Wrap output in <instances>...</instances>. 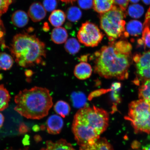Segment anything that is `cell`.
<instances>
[{"instance_id": "obj_13", "label": "cell", "mask_w": 150, "mask_h": 150, "mask_svg": "<svg viewBox=\"0 0 150 150\" xmlns=\"http://www.w3.org/2000/svg\"><path fill=\"white\" fill-rule=\"evenodd\" d=\"M41 150H76L66 140L61 139L55 142L48 141L46 146Z\"/></svg>"}, {"instance_id": "obj_29", "label": "cell", "mask_w": 150, "mask_h": 150, "mask_svg": "<svg viewBox=\"0 0 150 150\" xmlns=\"http://www.w3.org/2000/svg\"><path fill=\"white\" fill-rule=\"evenodd\" d=\"M13 0H0V17L6 12Z\"/></svg>"}, {"instance_id": "obj_32", "label": "cell", "mask_w": 150, "mask_h": 150, "mask_svg": "<svg viewBox=\"0 0 150 150\" xmlns=\"http://www.w3.org/2000/svg\"><path fill=\"white\" fill-rule=\"evenodd\" d=\"M114 3L118 6L123 12H126V9L129 4V0H114Z\"/></svg>"}, {"instance_id": "obj_39", "label": "cell", "mask_w": 150, "mask_h": 150, "mask_svg": "<svg viewBox=\"0 0 150 150\" xmlns=\"http://www.w3.org/2000/svg\"><path fill=\"white\" fill-rule=\"evenodd\" d=\"M5 150H13V149H6ZM17 150H29V149H28V148H24V149H21Z\"/></svg>"}, {"instance_id": "obj_26", "label": "cell", "mask_w": 150, "mask_h": 150, "mask_svg": "<svg viewBox=\"0 0 150 150\" xmlns=\"http://www.w3.org/2000/svg\"><path fill=\"white\" fill-rule=\"evenodd\" d=\"M72 99L74 106L76 108H83L86 102L85 96L81 93H73L72 95Z\"/></svg>"}, {"instance_id": "obj_33", "label": "cell", "mask_w": 150, "mask_h": 150, "mask_svg": "<svg viewBox=\"0 0 150 150\" xmlns=\"http://www.w3.org/2000/svg\"><path fill=\"white\" fill-rule=\"evenodd\" d=\"M28 127L24 125V124L22 123L20 125L19 127V132L20 133L23 134V133L28 132Z\"/></svg>"}, {"instance_id": "obj_27", "label": "cell", "mask_w": 150, "mask_h": 150, "mask_svg": "<svg viewBox=\"0 0 150 150\" xmlns=\"http://www.w3.org/2000/svg\"><path fill=\"white\" fill-rule=\"evenodd\" d=\"M142 39L138 41L139 44H144L145 47L150 48V29L149 26H144Z\"/></svg>"}, {"instance_id": "obj_23", "label": "cell", "mask_w": 150, "mask_h": 150, "mask_svg": "<svg viewBox=\"0 0 150 150\" xmlns=\"http://www.w3.org/2000/svg\"><path fill=\"white\" fill-rule=\"evenodd\" d=\"M64 48L67 52L71 55H74L79 52L81 46L79 42L76 39L71 38L66 42Z\"/></svg>"}, {"instance_id": "obj_31", "label": "cell", "mask_w": 150, "mask_h": 150, "mask_svg": "<svg viewBox=\"0 0 150 150\" xmlns=\"http://www.w3.org/2000/svg\"><path fill=\"white\" fill-rule=\"evenodd\" d=\"M5 30L2 21L0 18V48L1 47L5 45L4 37Z\"/></svg>"}, {"instance_id": "obj_20", "label": "cell", "mask_w": 150, "mask_h": 150, "mask_svg": "<svg viewBox=\"0 0 150 150\" xmlns=\"http://www.w3.org/2000/svg\"><path fill=\"white\" fill-rule=\"evenodd\" d=\"M14 61L12 56L6 52H0V70H10L13 65Z\"/></svg>"}, {"instance_id": "obj_10", "label": "cell", "mask_w": 150, "mask_h": 150, "mask_svg": "<svg viewBox=\"0 0 150 150\" xmlns=\"http://www.w3.org/2000/svg\"><path fill=\"white\" fill-rule=\"evenodd\" d=\"M64 122L59 116L53 115L48 118L46 123L47 130L52 134H59L62 129Z\"/></svg>"}, {"instance_id": "obj_8", "label": "cell", "mask_w": 150, "mask_h": 150, "mask_svg": "<svg viewBox=\"0 0 150 150\" xmlns=\"http://www.w3.org/2000/svg\"><path fill=\"white\" fill-rule=\"evenodd\" d=\"M135 64L136 78L134 82L136 85L150 79V50L137 54L133 57Z\"/></svg>"}, {"instance_id": "obj_16", "label": "cell", "mask_w": 150, "mask_h": 150, "mask_svg": "<svg viewBox=\"0 0 150 150\" xmlns=\"http://www.w3.org/2000/svg\"><path fill=\"white\" fill-rule=\"evenodd\" d=\"M68 33L65 28L56 27L52 30L51 35L52 40L57 44H61L66 42Z\"/></svg>"}, {"instance_id": "obj_12", "label": "cell", "mask_w": 150, "mask_h": 150, "mask_svg": "<svg viewBox=\"0 0 150 150\" xmlns=\"http://www.w3.org/2000/svg\"><path fill=\"white\" fill-rule=\"evenodd\" d=\"M143 29V25L140 21L136 20H131L127 24L123 34L125 37H128L130 35L138 36L141 34Z\"/></svg>"}, {"instance_id": "obj_36", "label": "cell", "mask_w": 150, "mask_h": 150, "mask_svg": "<svg viewBox=\"0 0 150 150\" xmlns=\"http://www.w3.org/2000/svg\"><path fill=\"white\" fill-rule=\"evenodd\" d=\"M60 1L66 3H70L73 2L76 0H60Z\"/></svg>"}, {"instance_id": "obj_17", "label": "cell", "mask_w": 150, "mask_h": 150, "mask_svg": "<svg viewBox=\"0 0 150 150\" xmlns=\"http://www.w3.org/2000/svg\"><path fill=\"white\" fill-rule=\"evenodd\" d=\"M11 19L14 25L21 28L27 25L29 20V16L24 11L18 10L13 14Z\"/></svg>"}, {"instance_id": "obj_28", "label": "cell", "mask_w": 150, "mask_h": 150, "mask_svg": "<svg viewBox=\"0 0 150 150\" xmlns=\"http://www.w3.org/2000/svg\"><path fill=\"white\" fill-rule=\"evenodd\" d=\"M43 6L46 11L48 12L53 11L57 7V2L56 0H44Z\"/></svg>"}, {"instance_id": "obj_6", "label": "cell", "mask_w": 150, "mask_h": 150, "mask_svg": "<svg viewBox=\"0 0 150 150\" xmlns=\"http://www.w3.org/2000/svg\"><path fill=\"white\" fill-rule=\"evenodd\" d=\"M125 119L130 122L135 133L150 134V104L145 101L139 99L131 102Z\"/></svg>"}, {"instance_id": "obj_9", "label": "cell", "mask_w": 150, "mask_h": 150, "mask_svg": "<svg viewBox=\"0 0 150 150\" xmlns=\"http://www.w3.org/2000/svg\"><path fill=\"white\" fill-rule=\"evenodd\" d=\"M28 15L33 22H38L45 17L46 11L42 4L34 3L30 7Z\"/></svg>"}, {"instance_id": "obj_14", "label": "cell", "mask_w": 150, "mask_h": 150, "mask_svg": "<svg viewBox=\"0 0 150 150\" xmlns=\"http://www.w3.org/2000/svg\"><path fill=\"white\" fill-rule=\"evenodd\" d=\"M114 0H93V7L96 12L100 14L111 10L113 7Z\"/></svg>"}, {"instance_id": "obj_34", "label": "cell", "mask_w": 150, "mask_h": 150, "mask_svg": "<svg viewBox=\"0 0 150 150\" xmlns=\"http://www.w3.org/2000/svg\"><path fill=\"white\" fill-rule=\"evenodd\" d=\"M4 121V116L0 112V128L2 127Z\"/></svg>"}, {"instance_id": "obj_11", "label": "cell", "mask_w": 150, "mask_h": 150, "mask_svg": "<svg viewBox=\"0 0 150 150\" xmlns=\"http://www.w3.org/2000/svg\"><path fill=\"white\" fill-rule=\"evenodd\" d=\"M92 73V69L89 64L82 62L75 67L74 74L78 79L84 80L90 77Z\"/></svg>"}, {"instance_id": "obj_30", "label": "cell", "mask_w": 150, "mask_h": 150, "mask_svg": "<svg viewBox=\"0 0 150 150\" xmlns=\"http://www.w3.org/2000/svg\"><path fill=\"white\" fill-rule=\"evenodd\" d=\"M78 3L81 8L89 9L93 6V0H78Z\"/></svg>"}, {"instance_id": "obj_5", "label": "cell", "mask_w": 150, "mask_h": 150, "mask_svg": "<svg viewBox=\"0 0 150 150\" xmlns=\"http://www.w3.org/2000/svg\"><path fill=\"white\" fill-rule=\"evenodd\" d=\"M127 13L119 7L114 5L108 12L100 14V26L106 33L110 42L115 41L123 34L125 31Z\"/></svg>"}, {"instance_id": "obj_4", "label": "cell", "mask_w": 150, "mask_h": 150, "mask_svg": "<svg viewBox=\"0 0 150 150\" xmlns=\"http://www.w3.org/2000/svg\"><path fill=\"white\" fill-rule=\"evenodd\" d=\"M9 49L16 62L25 68L42 64L46 57L45 43L35 35L27 33L15 35Z\"/></svg>"}, {"instance_id": "obj_24", "label": "cell", "mask_w": 150, "mask_h": 150, "mask_svg": "<svg viewBox=\"0 0 150 150\" xmlns=\"http://www.w3.org/2000/svg\"><path fill=\"white\" fill-rule=\"evenodd\" d=\"M82 15L81 11L76 6L71 7L67 11V18L71 22H77L81 18Z\"/></svg>"}, {"instance_id": "obj_18", "label": "cell", "mask_w": 150, "mask_h": 150, "mask_svg": "<svg viewBox=\"0 0 150 150\" xmlns=\"http://www.w3.org/2000/svg\"><path fill=\"white\" fill-rule=\"evenodd\" d=\"M66 15L62 11L54 10L50 14L49 20L52 26L56 27H60L65 21Z\"/></svg>"}, {"instance_id": "obj_15", "label": "cell", "mask_w": 150, "mask_h": 150, "mask_svg": "<svg viewBox=\"0 0 150 150\" xmlns=\"http://www.w3.org/2000/svg\"><path fill=\"white\" fill-rule=\"evenodd\" d=\"M79 150H114L106 138H100L92 145L80 147Z\"/></svg>"}, {"instance_id": "obj_19", "label": "cell", "mask_w": 150, "mask_h": 150, "mask_svg": "<svg viewBox=\"0 0 150 150\" xmlns=\"http://www.w3.org/2000/svg\"><path fill=\"white\" fill-rule=\"evenodd\" d=\"M139 97L150 104V79L142 83L139 89Z\"/></svg>"}, {"instance_id": "obj_2", "label": "cell", "mask_w": 150, "mask_h": 150, "mask_svg": "<svg viewBox=\"0 0 150 150\" xmlns=\"http://www.w3.org/2000/svg\"><path fill=\"white\" fill-rule=\"evenodd\" d=\"M109 114L102 108L93 106L84 107L74 117L72 129L78 145H92L106 131L108 125Z\"/></svg>"}, {"instance_id": "obj_38", "label": "cell", "mask_w": 150, "mask_h": 150, "mask_svg": "<svg viewBox=\"0 0 150 150\" xmlns=\"http://www.w3.org/2000/svg\"><path fill=\"white\" fill-rule=\"evenodd\" d=\"M131 2L134 3H136L140 1V0H129Z\"/></svg>"}, {"instance_id": "obj_3", "label": "cell", "mask_w": 150, "mask_h": 150, "mask_svg": "<svg viewBox=\"0 0 150 150\" xmlns=\"http://www.w3.org/2000/svg\"><path fill=\"white\" fill-rule=\"evenodd\" d=\"M14 102L16 111L27 119L34 120L45 117L53 105L50 91L36 86L20 91L15 96Z\"/></svg>"}, {"instance_id": "obj_7", "label": "cell", "mask_w": 150, "mask_h": 150, "mask_svg": "<svg viewBox=\"0 0 150 150\" xmlns=\"http://www.w3.org/2000/svg\"><path fill=\"white\" fill-rule=\"evenodd\" d=\"M104 36L98 26L88 21L82 24L77 34L80 42L86 46L92 47L98 46Z\"/></svg>"}, {"instance_id": "obj_37", "label": "cell", "mask_w": 150, "mask_h": 150, "mask_svg": "<svg viewBox=\"0 0 150 150\" xmlns=\"http://www.w3.org/2000/svg\"><path fill=\"white\" fill-rule=\"evenodd\" d=\"M144 4L147 5H150V0H142Z\"/></svg>"}, {"instance_id": "obj_21", "label": "cell", "mask_w": 150, "mask_h": 150, "mask_svg": "<svg viewBox=\"0 0 150 150\" xmlns=\"http://www.w3.org/2000/svg\"><path fill=\"white\" fill-rule=\"evenodd\" d=\"M11 97L9 92L3 84L0 85V111L8 107Z\"/></svg>"}, {"instance_id": "obj_25", "label": "cell", "mask_w": 150, "mask_h": 150, "mask_svg": "<svg viewBox=\"0 0 150 150\" xmlns=\"http://www.w3.org/2000/svg\"><path fill=\"white\" fill-rule=\"evenodd\" d=\"M144 12V7L138 4H133L128 7V13L132 18H138L143 15Z\"/></svg>"}, {"instance_id": "obj_1", "label": "cell", "mask_w": 150, "mask_h": 150, "mask_svg": "<svg viewBox=\"0 0 150 150\" xmlns=\"http://www.w3.org/2000/svg\"><path fill=\"white\" fill-rule=\"evenodd\" d=\"M132 46L125 40L112 41L94 54V72L108 79L128 78L132 61Z\"/></svg>"}, {"instance_id": "obj_22", "label": "cell", "mask_w": 150, "mask_h": 150, "mask_svg": "<svg viewBox=\"0 0 150 150\" xmlns=\"http://www.w3.org/2000/svg\"><path fill=\"white\" fill-rule=\"evenodd\" d=\"M56 113L61 117H65L70 113L71 108L69 104L63 100H59L56 103L54 107Z\"/></svg>"}, {"instance_id": "obj_35", "label": "cell", "mask_w": 150, "mask_h": 150, "mask_svg": "<svg viewBox=\"0 0 150 150\" xmlns=\"http://www.w3.org/2000/svg\"><path fill=\"white\" fill-rule=\"evenodd\" d=\"M142 150H150V142L147 145L142 146Z\"/></svg>"}]
</instances>
